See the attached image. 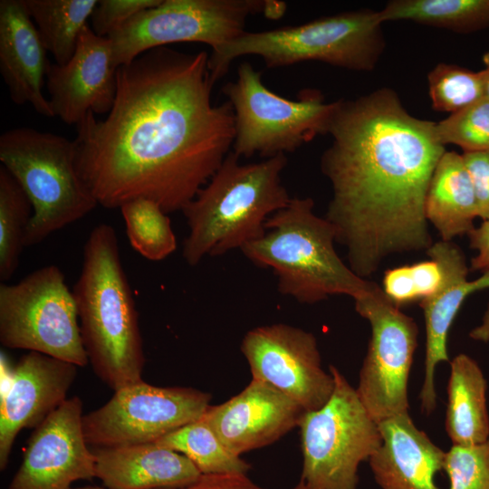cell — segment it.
<instances>
[{"instance_id":"6da1fadb","label":"cell","mask_w":489,"mask_h":489,"mask_svg":"<svg viewBox=\"0 0 489 489\" xmlns=\"http://www.w3.org/2000/svg\"><path fill=\"white\" fill-rule=\"evenodd\" d=\"M205 51H147L117 70L114 103L104 119L76 125L77 172L98 205L120 208L139 198L170 214L209 181L234 141V113L212 101Z\"/></svg>"},{"instance_id":"7a4b0ae2","label":"cell","mask_w":489,"mask_h":489,"mask_svg":"<svg viewBox=\"0 0 489 489\" xmlns=\"http://www.w3.org/2000/svg\"><path fill=\"white\" fill-rule=\"evenodd\" d=\"M321 170L331 186L325 218L348 265L365 279L389 256L427 251L433 240L425 200L446 151L436 122L411 115L398 93L380 88L339 100Z\"/></svg>"},{"instance_id":"3957f363","label":"cell","mask_w":489,"mask_h":489,"mask_svg":"<svg viewBox=\"0 0 489 489\" xmlns=\"http://www.w3.org/2000/svg\"><path fill=\"white\" fill-rule=\"evenodd\" d=\"M72 293L83 347L97 377L114 391L142 380L138 312L111 225L100 224L91 231Z\"/></svg>"},{"instance_id":"277c9868","label":"cell","mask_w":489,"mask_h":489,"mask_svg":"<svg viewBox=\"0 0 489 489\" xmlns=\"http://www.w3.org/2000/svg\"><path fill=\"white\" fill-rule=\"evenodd\" d=\"M285 154L241 163L232 150L182 210L188 234L182 257L190 266L208 256L241 249L265 233L264 224L292 197L282 181Z\"/></svg>"},{"instance_id":"5b68a950","label":"cell","mask_w":489,"mask_h":489,"mask_svg":"<svg viewBox=\"0 0 489 489\" xmlns=\"http://www.w3.org/2000/svg\"><path fill=\"white\" fill-rule=\"evenodd\" d=\"M312 197H292L265 222V233L240 251L254 265L271 269L277 290L300 303L313 304L332 295L353 300L373 282L357 275L338 255L336 231L313 212Z\"/></svg>"},{"instance_id":"8992f818","label":"cell","mask_w":489,"mask_h":489,"mask_svg":"<svg viewBox=\"0 0 489 489\" xmlns=\"http://www.w3.org/2000/svg\"><path fill=\"white\" fill-rule=\"evenodd\" d=\"M382 24L379 11L358 9L301 24L245 31L211 50L210 78L215 84L227 73L235 59L246 55L260 57L268 69L321 62L346 70L369 72L375 69L385 49Z\"/></svg>"},{"instance_id":"52a82bcc","label":"cell","mask_w":489,"mask_h":489,"mask_svg":"<svg viewBox=\"0 0 489 489\" xmlns=\"http://www.w3.org/2000/svg\"><path fill=\"white\" fill-rule=\"evenodd\" d=\"M0 161L33 206L24 246L42 243L98 206L77 172L73 140L29 127L14 128L0 136Z\"/></svg>"},{"instance_id":"ba28073f","label":"cell","mask_w":489,"mask_h":489,"mask_svg":"<svg viewBox=\"0 0 489 489\" xmlns=\"http://www.w3.org/2000/svg\"><path fill=\"white\" fill-rule=\"evenodd\" d=\"M222 92L234 113L232 151L246 158L286 155L328 134L339 105V101L327 102L315 89L302 90L295 100L278 95L248 62L239 64L236 78Z\"/></svg>"},{"instance_id":"9c48e42d","label":"cell","mask_w":489,"mask_h":489,"mask_svg":"<svg viewBox=\"0 0 489 489\" xmlns=\"http://www.w3.org/2000/svg\"><path fill=\"white\" fill-rule=\"evenodd\" d=\"M335 387L321 408L306 412L298 426L306 489H356L359 465L381 446L379 423L354 388L333 365Z\"/></svg>"},{"instance_id":"30bf717a","label":"cell","mask_w":489,"mask_h":489,"mask_svg":"<svg viewBox=\"0 0 489 489\" xmlns=\"http://www.w3.org/2000/svg\"><path fill=\"white\" fill-rule=\"evenodd\" d=\"M286 5L272 0H161L108 38L115 67L143 53L176 43H202L215 50L245 32L247 19L281 17Z\"/></svg>"},{"instance_id":"8fae6325","label":"cell","mask_w":489,"mask_h":489,"mask_svg":"<svg viewBox=\"0 0 489 489\" xmlns=\"http://www.w3.org/2000/svg\"><path fill=\"white\" fill-rule=\"evenodd\" d=\"M0 342L87 365L74 296L58 266H43L16 283H1Z\"/></svg>"},{"instance_id":"7c38bea8","label":"cell","mask_w":489,"mask_h":489,"mask_svg":"<svg viewBox=\"0 0 489 489\" xmlns=\"http://www.w3.org/2000/svg\"><path fill=\"white\" fill-rule=\"evenodd\" d=\"M354 303L356 312L371 327L356 391L370 417L380 423L408 413V384L417 326L375 283Z\"/></svg>"},{"instance_id":"4fadbf2b","label":"cell","mask_w":489,"mask_h":489,"mask_svg":"<svg viewBox=\"0 0 489 489\" xmlns=\"http://www.w3.org/2000/svg\"><path fill=\"white\" fill-rule=\"evenodd\" d=\"M211 395L187 387H156L145 381L114 391L110 399L82 417V431L93 448L153 443L200 418Z\"/></svg>"},{"instance_id":"5bb4252c","label":"cell","mask_w":489,"mask_h":489,"mask_svg":"<svg viewBox=\"0 0 489 489\" xmlns=\"http://www.w3.org/2000/svg\"><path fill=\"white\" fill-rule=\"evenodd\" d=\"M241 351L252 379L266 382L299 404L305 412L321 408L333 393V375L321 367L316 337L285 323L248 331Z\"/></svg>"},{"instance_id":"9a60e30c","label":"cell","mask_w":489,"mask_h":489,"mask_svg":"<svg viewBox=\"0 0 489 489\" xmlns=\"http://www.w3.org/2000/svg\"><path fill=\"white\" fill-rule=\"evenodd\" d=\"M82 417V401L73 396L34 428L8 489H71L75 481L95 477Z\"/></svg>"},{"instance_id":"2e32d148","label":"cell","mask_w":489,"mask_h":489,"mask_svg":"<svg viewBox=\"0 0 489 489\" xmlns=\"http://www.w3.org/2000/svg\"><path fill=\"white\" fill-rule=\"evenodd\" d=\"M117 70L110 39L87 25L72 58L48 65L46 87L53 116L77 125L89 112L107 115L116 97Z\"/></svg>"},{"instance_id":"e0dca14e","label":"cell","mask_w":489,"mask_h":489,"mask_svg":"<svg viewBox=\"0 0 489 489\" xmlns=\"http://www.w3.org/2000/svg\"><path fill=\"white\" fill-rule=\"evenodd\" d=\"M78 366L40 352L22 356L0 402V469H5L15 437L36 428L67 398Z\"/></svg>"},{"instance_id":"ac0fdd59","label":"cell","mask_w":489,"mask_h":489,"mask_svg":"<svg viewBox=\"0 0 489 489\" xmlns=\"http://www.w3.org/2000/svg\"><path fill=\"white\" fill-rule=\"evenodd\" d=\"M305 413L270 384L252 379L240 393L209 406L202 417L225 447L241 456L277 441L298 427Z\"/></svg>"},{"instance_id":"d6986e66","label":"cell","mask_w":489,"mask_h":489,"mask_svg":"<svg viewBox=\"0 0 489 489\" xmlns=\"http://www.w3.org/2000/svg\"><path fill=\"white\" fill-rule=\"evenodd\" d=\"M441 270L438 290L419 302L426 326L425 375L419 393L422 411L428 415L436 406L435 372L438 363L449 361L447 338L451 325L465 298L489 288V269L475 280L467 281L470 268L461 248L452 241L433 243L426 251Z\"/></svg>"},{"instance_id":"ffe728a7","label":"cell","mask_w":489,"mask_h":489,"mask_svg":"<svg viewBox=\"0 0 489 489\" xmlns=\"http://www.w3.org/2000/svg\"><path fill=\"white\" fill-rule=\"evenodd\" d=\"M24 0L0 1V72L10 99L30 104L45 117H54L43 93L50 62Z\"/></svg>"},{"instance_id":"44dd1931","label":"cell","mask_w":489,"mask_h":489,"mask_svg":"<svg viewBox=\"0 0 489 489\" xmlns=\"http://www.w3.org/2000/svg\"><path fill=\"white\" fill-rule=\"evenodd\" d=\"M379 426L382 444L369 463L381 489H442L436 475L444 471L446 452L417 427L408 413Z\"/></svg>"},{"instance_id":"7402d4cb","label":"cell","mask_w":489,"mask_h":489,"mask_svg":"<svg viewBox=\"0 0 489 489\" xmlns=\"http://www.w3.org/2000/svg\"><path fill=\"white\" fill-rule=\"evenodd\" d=\"M95 477L107 489H172L185 487L202 475L184 455L147 443L93 448Z\"/></svg>"},{"instance_id":"603a6c76","label":"cell","mask_w":489,"mask_h":489,"mask_svg":"<svg viewBox=\"0 0 489 489\" xmlns=\"http://www.w3.org/2000/svg\"><path fill=\"white\" fill-rule=\"evenodd\" d=\"M425 216L443 241L475 228L476 198L462 154L446 150L438 160L426 196Z\"/></svg>"},{"instance_id":"cb8c5ba5","label":"cell","mask_w":489,"mask_h":489,"mask_svg":"<svg viewBox=\"0 0 489 489\" xmlns=\"http://www.w3.org/2000/svg\"><path fill=\"white\" fill-rule=\"evenodd\" d=\"M446 430L453 445L469 446L489 438L487 381L478 363L460 353L450 361Z\"/></svg>"},{"instance_id":"d4e9b609","label":"cell","mask_w":489,"mask_h":489,"mask_svg":"<svg viewBox=\"0 0 489 489\" xmlns=\"http://www.w3.org/2000/svg\"><path fill=\"white\" fill-rule=\"evenodd\" d=\"M47 52L54 62L66 63L73 55L97 0H24Z\"/></svg>"},{"instance_id":"484cf974","label":"cell","mask_w":489,"mask_h":489,"mask_svg":"<svg viewBox=\"0 0 489 489\" xmlns=\"http://www.w3.org/2000/svg\"><path fill=\"white\" fill-rule=\"evenodd\" d=\"M379 14L383 23L410 21L468 34L489 27V0H393Z\"/></svg>"},{"instance_id":"4316f807","label":"cell","mask_w":489,"mask_h":489,"mask_svg":"<svg viewBox=\"0 0 489 489\" xmlns=\"http://www.w3.org/2000/svg\"><path fill=\"white\" fill-rule=\"evenodd\" d=\"M187 456L202 475L244 474L251 465L230 452L203 417L153 442Z\"/></svg>"},{"instance_id":"83f0119b","label":"cell","mask_w":489,"mask_h":489,"mask_svg":"<svg viewBox=\"0 0 489 489\" xmlns=\"http://www.w3.org/2000/svg\"><path fill=\"white\" fill-rule=\"evenodd\" d=\"M32 204L15 178L0 167V281L6 283L19 266Z\"/></svg>"},{"instance_id":"f1b7e54d","label":"cell","mask_w":489,"mask_h":489,"mask_svg":"<svg viewBox=\"0 0 489 489\" xmlns=\"http://www.w3.org/2000/svg\"><path fill=\"white\" fill-rule=\"evenodd\" d=\"M126 235L131 247L149 261H161L172 254L177 240L171 222L161 206L145 198L120 206Z\"/></svg>"},{"instance_id":"f546056e","label":"cell","mask_w":489,"mask_h":489,"mask_svg":"<svg viewBox=\"0 0 489 489\" xmlns=\"http://www.w3.org/2000/svg\"><path fill=\"white\" fill-rule=\"evenodd\" d=\"M428 93L432 108L453 114L485 97L484 70L440 62L427 74Z\"/></svg>"},{"instance_id":"4dcf8cb0","label":"cell","mask_w":489,"mask_h":489,"mask_svg":"<svg viewBox=\"0 0 489 489\" xmlns=\"http://www.w3.org/2000/svg\"><path fill=\"white\" fill-rule=\"evenodd\" d=\"M436 132L444 146L454 144L464 152L489 151V100L484 97L436 122Z\"/></svg>"},{"instance_id":"1f68e13d","label":"cell","mask_w":489,"mask_h":489,"mask_svg":"<svg viewBox=\"0 0 489 489\" xmlns=\"http://www.w3.org/2000/svg\"><path fill=\"white\" fill-rule=\"evenodd\" d=\"M441 280L438 264L429 259L387 270L381 288L388 299L399 307L432 296L438 290Z\"/></svg>"},{"instance_id":"d6a6232c","label":"cell","mask_w":489,"mask_h":489,"mask_svg":"<svg viewBox=\"0 0 489 489\" xmlns=\"http://www.w3.org/2000/svg\"><path fill=\"white\" fill-rule=\"evenodd\" d=\"M448 489H489V438L469 446L453 445L446 452Z\"/></svg>"},{"instance_id":"836d02e7","label":"cell","mask_w":489,"mask_h":489,"mask_svg":"<svg viewBox=\"0 0 489 489\" xmlns=\"http://www.w3.org/2000/svg\"><path fill=\"white\" fill-rule=\"evenodd\" d=\"M161 0H98L91 15V30L109 37L140 12L158 5Z\"/></svg>"},{"instance_id":"e575fe53","label":"cell","mask_w":489,"mask_h":489,"mask_svg":"<svg viewBox=\"0 0 489 489\" xmlns=\"http://www.w3.org/2000/svg\"><path fill=\"white\" fill-rule=\"evenodd\" d=\"M465 165L470 175L477 204V214L489 220V151L464 152Z\"/></svg>"},{"instance_id":"d590c367","label":"cell","mask_w":489,"mask_h":489,"mask_svg":"<svg viewBox=\"0 0 489 489\" xmlns=\"http://www.w3.org/2000/svg\"><path fill=\"white\" fill-rule=\"evenodd\" d=\"M172 489H264L244 474L202 475L192 484ZM292 489H306L304 483H299Z\"/></svg>"},{"instance_id":"8d00e7d4","label":"cell","mask_w":489,"mask_h":489,"mask_svg":"<svg viewBox=\"0 0 489 489\" xmlns=\"http://www.w3.org/2000/svg\"><path fill=\"white\" fill-rule=\"evenodd\" d=\"M470 247L477 251L472 258L470 270L486 271L489 269V220L484 221L468 235Z\"/></svg>"},{"instance_id":"74e56055","label":"cell","mask_w":489,"mask_h":489,"mask_svg":"<svg viewBox=\"0 0 489 489\" xmlns=\"http://www.w3.org/2000/svg\"><path fill=\"white\" fill-rule=\"evenodd\" d=\"M469 337L477 341H489V303L484 313L481 323L470 331Z\"/></svg>"},{"instance_id":"f35d334b","label":"cell","mask_w":489,"mask_h":489,"mask_svg":"<svg viewBox=\"0 0 489 489\" xmlns=\"http://www.w3.org/2000/svg\"><path fill=\"white\" fill-rule=\"evenodd\" d=\"M483 62L484 68V81H485V97L489 100V50L483 54Z\"/></svg>"},{"instance_id":"ab89813d","label":"cell","mask_w":489,"mask_h":489,"mask_svg":"<svg viewBox=\"0 0 489 489\" xmlns=\"http://www.w3.org/2000/svg\"><path fill=\"white\" fill-rule=\"evenodd\" d=\"M71 489H107V488L98 487V486H86V487L71 488Z\"/></svg>"}]
</instances>
